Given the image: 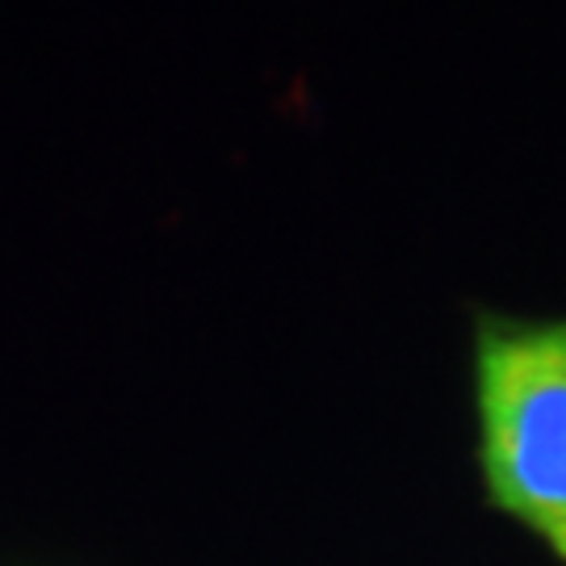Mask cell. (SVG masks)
Wrapping results in <instances>:
<instances>
[{
  "label": "cell",
  "instance_id": "obj_1",
  "mask_svg": "<svg viewBox=\"0 0 566 566\" xmlns=\"http://www.w3.org/2000/svg\"><path fill=\"white\" fill-rule=\"evenodd\" d=\"M474 378L486 486L566 563V319L486 324Z\"/></svg>",
  "mask_w": 566,
  "mask_h": 566
}]
</instances>
